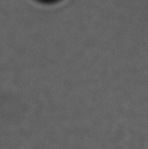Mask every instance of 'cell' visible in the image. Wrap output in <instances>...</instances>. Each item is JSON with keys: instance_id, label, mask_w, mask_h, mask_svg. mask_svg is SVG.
Here are the masks:
<instances>
[]
</instances>
